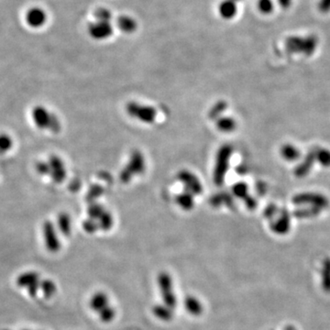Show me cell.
Returning <instances> with one entry per match:
<instances>
[{
	"mask_svg": "<svg viewBox=\"0 0 330 330\" xmlns=\"http://www.w3.org/2000/svg\"><path fill=\"white\" fill-rule=\"evenodd\" d=\"M157 285L164 303L174 310L177 306V296L174 293L171 275L167 272H161L157 276Z\"/></svg>",
	"mask_w": 330,
	"mask_h": 330,
	"instance_id": "obj_1",
	"label": "cell"
},
{
	"mask_svg": "<svg viewBox=\"0 0 330 330\" xmlns=\"http://www.w3.org/2000/svg\"><path fill=\"white\" fill-rule=\"evenodd\" d=\"M318 44V39L316 35H308L305 37L290 36L285 41V46L289 51L294 53H303L312 55Z\"/></svg>",
	"mask_w": 330,
	"mask_h": 330,
	"instance_id": "obj_2",
	"label": "cell"
},
{
	"mask_svg": "<svg viewBox=\"0 0 330 330\" xmlns=\"http://www.w3.org/2000/svg\"><path fill=\"white\" fill-rule=\"evenodd\" d=\"M17 284L21 288L26 289L30 297H35L40 291L41 278L39 274L36 272H25L19 275L17 278Z\"/></svg>",
	"mask_w": 330,
	"mask_h": 330,
	"instance_id": "obj_3",
	"label": "cell"
},
{
	"mask_svg": "<svg viewBox=\"0 0 330 330\" xmlns=\"http://www.w3.org/2000/svg\"><path fill=\"white\" fill-rule=\"evenodd\" d=\"M43 239H44L45 247L50 252L55 253L60 250L61 244L57 237V234L55 232V227L53 226V224L46 223L43 226Z\"/></svg>",
	"mask_w": 330,
	"mask_h": 330,
	"instance_id": "obj_4",
	"label": "cell"
},
{
	"mask_svg": "<svg viewBox=\"0 0 330 330\" xmlns=\"http://www.w3.org/2000/svg\"><path fill=\"white\" fill-rule=\"evenodd\" d=\"M111 303H110V296H108L107 293H105L103 291H97L90 297V309L96 314H98L100 311L105 309Z\"/></svg>",
	"mask_w": 330,
	"mask_h": 330,
	"instance_id": "obj_5",
	"label": "cell"
},
{
	"mask_svg": "<svg viewBox=\"0 0 330 330\" xmlns=\"http://www.w3.org/2000/svg\"><path fill=\"white\" fill-rule=\"evenodd\" d=\"M47 16L43 9L40 7H32L28 10L26 14V21L32 28H40L46 22Z\"/></svg>",
	"mask_w": 330,
	"mask_h": 330,
	"instance_id": "obj_6",
	"label": "cell"
},
{
	"mask_svg": "<svg viewBox=\"0 0 330 330\" xmlns=\"http://www.w3.org/2000/svg\"><path fill=\"white\" fill-rule=\"evenodd\" d=\"M184 305L186 312L192 316H200L204 312V305L196 296L191 295L186 296Z\"/></svg>",
	"mask_w": 330,
	"mask_h": 330,
	"instance_id": "obj_7",
	"label": "cell"
},
{
	"mask_svg": "<svg viewBox=\"0 0 330 330\" xmlns=\"http://www.w3.org/2000/svg\"><path fill=\"white\" fill-rule=\"evenodd\" d=\"M151 312L153 316L163 322H169L173 318V309L165 305V303H159L152 306Z\"/></svg>",
	"mask_w": 330,
	"mask_h": 330,
	"instance_id": "obj_8",
	"label": "cell"
},
{
	"mask_svg": "<svg viewBox=\"0 0 330 330\" xmlns=\"http://www.w3.org/2000/svg\"><path fill=\"white\" fill-rule=\"evenodd\" d=\"M220 14L226 20L233 19L238 12L237 3L232 0H225L220 5L219 7Z\"/></svg>",
	"mask_w": 330,
	"mask_h": 330,
	"instance_id": "obj_9",
	"label": "cell"
},
{
	"mask_svg": "<svg viewBox=\"0 0 330 330\" xmlns=\"http://www.w3.org/2000/svg\"><path fill=\"white\" fill-rule=\"evenodd\" d=\"M32 117L36 126L40 127L41 129H44L48 126L47 125L49 120L48 112L45 109H42L41 107H36L32 112Z\"/></svg>",
	"mask_w": 330,
	"mask_h": 330,
	"instance_id": "obj_10",
	"label": "cell"
},
{
	"mask_svg": "<svg viewBox=\"0 0 330 330\" xmlns=\"http://www.w3.org/2000/svg\"><path fill=\"white\" fill-rule=\"evenodd\" d=\"M91 33L96 38L103 39L111 34V28L107 21H100L98 24H95L91 28Z\"/></svg>",
	"mask_w": 330,
	"mask_h": 330,
	"instance_id": "obj_11",
	"label": "cell"
},
{
	"mask_svg": "<svg viewBox=\"0 0 330 330\" xmlns=\"http://www.w3.org/2000/svg\"><path fill=\"white\" fill-rule=\"evenodd\" d=\"M40 290L42 293L43 296L47 299L53 298L55 296L57 292V286L55 282L53 280L50 279H45L41 281V285H40Z\"/></svg>",
	"mask_w": 330,
	"mask_h": 330,
	"instance_id": "obj_12",
	"label": "cell"
},
{
	"mask_svg": "<svg viewBox=\"0 0 330 330\" xmlns=\"http://www.w3.org/2000/svg\"><path fill=\"white\" fill-rule=\"evenodd\" d=\"M98 318L102 323H111L117 316V311L114 308L113 305H109L105 309L100 311L98 314Z\"/></svg>",
	"mask_w": 330,
	"mask_h": 330,
	"instance_id": "obj_13",
	"label": "cell"
},
{
	"mask_svg": "<svg viewBox=\"0 0 330 330\" xmlns=\"http://www.w3.org/2000/svg\"><path fill=\"white\" fill-rule=\"evenodd\" d=\"M258 9L264 15L273 13L275 10L274 0H258Z\"/></svg>",
	"mask_w": 330,
	"mask_h": 330,
	"instance_id": "obj_14",
	"label": "cell"
},
{
	"mask_svg": "<svg viewBox=\"0 0 330 330\" xmlns=\"http://www.w3.org/2000/svg\"><path fill=\"white\" fill-rule=\"evenodd\" d=\"M317 8H318L320 13H330V0H319L318 3H317Z\"/></svg>",
	"mask_w": 330,
	"mask_h": 330,
	"instance_id": "obj_15",
	"label": "cell"
},
{
	"mask_svg": "<svg viewBox=\"0 0 330 330\" xmlns=\"http://www.w3.org/2000/svg\"><path fill=\"white\" fill-rule=\"evenodd\" d=\"M10 146V140L7 137H0V149L3 151H7Z\"/></svg>",
	"mask_w": 330,
	"mask_h": 330,
	"instance_id": "obj_16",
	"label": "cell"
},
{
	"mask_svg": "<svg viewBox=\"0 0 330 330\" xmlns=\"http://www.w3.org/2000/svg\"><path fill=\"white\" fill-rule=\"evenodd\" d=\"M276 2L282 9H288L292 6L293 0H276Z\"/></svg>",
	"mask_w": 330,
	"mask_h": 330,
	"instance_id": "obj_17",
	"label": "cell"
},
{
	"mask_svg": "<svg viewBox=\"0 0 330 330\" xmlns=\"http://www.w3.org/2000/svg\"><path fill=\"white\" fill-rule=\"evenodd\" d=\"M232 1L236 2V3H238V2H240V1H241V0H232Z\"/></svg>",
	"mask_w": 330,
	"mask_h": 330,
	"instance_id": "obj_18",
	"label": "cell"
}]
</instances>
